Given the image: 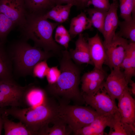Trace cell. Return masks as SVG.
Wrapping results in <instances>:
<instances>
[{
	"instance_id": "13",
	"label": "cell",
	"mask_w": 135,
	"mask_h": 135,
	"mask_svg": "<svg viewBox=\"0 0 135 135\" xmlns=\"http://www.w3.org/2000/svg\"><path fill=\"white\" fill-rule=\"evenodd\" d=\"M69 52L71 59L77 63L93 65L88 42L82 34L79 35L78 38L75 42V49H70Z\"/></svg>"
},
{
	"instance_id": "30",
	"label": "cell",
	"mask_w": 135,
	"mask_h": 135,
	"mask_svg": "<svg viewBox=\"0 0 135 135\" xmlns=\"http://www.w3.org/2000/svg\"><path fill=\"white\" fill-rule=\"evenodd\" d=\"M42 16L46 19L52 20L60 24L63 22L60 15L58 5L56 6Z\"/></svg>"
},
{
	"instance_id": "15",
	"label": "cell",
	"mask_w": 135,
	"mask_h": 135,
	"mask_svg": "<svg viewBox=\"0 0 135 135\" xmlns=\"http://www.w3.org/2000/svg\"><path fill=\"white\" fill-rule=\"evenodd\" d=\"M114 116L100 115L90 124L77 131L74 134L76 135H104V129L107 126H110Z\"/></svg>"
},
{
	"instance_id": "27",
	"label": "cell",
	"mask_w": 135,
	"mask_h": 135,
	"mask_svg": "<svg viewBox=\"0 0 135 135\" xmlns=\"http://www.w3.org/2000/svg\"><path fill=\"white\" fill-rule=\"evenodd\" d=\"M15 26L11 20L0 12V44H4L8 36Z\"/></svg>"
},
{
	"instance_id": "32",
	"label": "cell",
	"mask_w": 135,
	"mask_h": 135,
	"mask_svg": "<svg viewBox=\"0 0 135 135\" xmlns=\"http://www.w3.org/2000/svg\"><path fill=\"white\" fill-rule=\"evenodd\" d=\"M61 73L60 70L57 66L50 68L46 76L48 84L55 83L58 79Z\"/></svg>"
},
{
	"instance_id": "34",
	"label": "cell",
	"mask_w": 135,
	"mask_h": 135,
	"mask_svg": "<svg viewBox=\"0 0 135 135\" xmlns=\"http://www.w3.org/2000/svg\"><path fill=\"white\" fill-rule=\"evenodd\" d=\"M8 106L16 107L15 104L12 101L6 97L0 91V108H4Z\"/></svg>"
},
{
	"instance_id": "33",
	"label": "cell",
	"mask_w": 135,
	"mask_h": 135,
	"mask_svg": "<svg viewBox=\"0 0 135 135\" xmlns=\"http://www.w3.org/2000/svg\"><path fill=\"white\" fill-rule=\"evenodd\" d=\"M60 15L63 22L68 18L71 8L73 6L72 4H66L64 5H58Z\"/></svg>"
},
{
	"instance_id": "23",
	"label": "cell",
	"mask_w": 135,
	"mask_h": 135,
	"mask_svg": "<svg viewBox=\"0 0 135 135\" xmlns=\"http://www.w3.org/2000/svg\"><path fill=\"white\" fill-rule=\"evenodd\" d=\"M120 30L116 33L127 40L130 43H135V18L119 21Z\"/></svg>"
},
{
	"instance_id": "2",
	"label": "cell",
	"mask_w": 135,
	"mask_h": 135,
	"mask_svg": "<svg viewBox=\"0 0 135 135\" xmlns=\"http://www.w3.org/2000/svg\"><path fill=\"white\" fill-rule=\"evenodd\" d=\"M58 106L47 100L42 104L34 107L4 108V112L19 120L35 135H43L49 124L57 117Z\"/></svg>"
},
{
	"instance_id": "9",
	"label": "cell",
	"mask_w": 135,
	"mask_h": 135,
	"mask_svg": "<svg viewBox=\"0 0 135 135\" xmlns=\"http://www.w3.org/2000/svg\"><path fill=\"white\" fill-rule=\"evenodd\" d=\"M128 84L123 71L120 69H113L106 78L103 87L111 98L115 101L128 89Z\"/></svg>"
},
{
	"instance_id": "10",
	"label": "cell",
	"mask_w": 135,
	"mask_h": 135,
	"mask_svg": "<svg viewBox=\"0 0 135 135\" xmlns=\"http://www.w3.org/2000/svg\"><path fill=\"white\" fill-rule=\"evenodd\" d=\"M119 3L118 0L113 2L104 20L102 31L105 48L112 41L116 35V31L120 21L117 14Z\"/></svg>"
},
{
	"instance_id": "39",
	"label": "cell",
	"mask_w": 135,
	"mask_h": 135,
	"mask_svg": "<svg viewBox=\"0 0 135 135\" xmlns=\"http://www.w3.org/2000/svg\"><path fill=\"white\" fill-rule=\"evenodd\" d=\"M113 1V2L115 1L116 0H112Z\"/></svg>"
},
{
	"instance_id": "36",
	"label": "cell",
	"mask_w": 135,
	"mask_h": 135,
	"mask_svg": "<svg viewBox=\"0 0 135 135\" xmlns=\"http://www.w3.org/2000/svg\"><path fill=\"white\" fill-rule=\"evenodd\" d=\"M130 84V88L128 87V91L131 95L134 96L135 95V83L134 82L131 80L129 82Z\"/></svg>"
},
{
	"instance_id": "17",
	"label": "cell",
	"mask_w": 135,
	"mask_h": 135,
	"mask_svg": "<svg viewBox=\"0 0 135 135\" xmlns=\"http://www.w3.org/2000/svg\"><path fill=\"white\" fill-rule=\"evenodd\" d=\"M12 62L4 44H0V80L15 82Z\"/></svg>"
},
{
	"instance_id": "7",
	"label": "cell",
	"mask_w": 135,
	"mask_h": 135,
	"mask_svg": "<svg viewBox=\"0 0 135 135\" xmlns=\"http://www.w3.org/2000/svg\"><path fill=\"white\" fill-rule=\"evenodd\" d=\"M129 43L127 40L116 34L111 42L105 48L106 58L104 64L111 70L120 69Z\"/></svg>"
},
{
	"instance_id": "38",
	"label": "cell",
	"mask_w": 135,
	"mask_h": 135,
	"mask_svg": "<svg viewBox=\"0 0 135 135\" xmlns=\"http://www.w3.org/2000/svg\"><path fill=\"white\" fill-rule=\"evenodd\" d=\"M78 3V6L82 7H86L88 2L89 0H77Z\"/></svg>"
},
{
	"instance_id": "26",
	"label": "cell",
	"mask_w": 135,
	"mask_h": 135,
	"mask_svg": "<svg viewBox=\"0 0 135 135\" xmlns=\"http://www.w3.org/2000/svg\"><path fill=\"white\" fill-rule=\"evenodd\" d=\"M120 15L124 20L135 18V0H119Z\"/></svg>"
},
{
	"instance_id": "16",
	"label": "cell",
	"mask_w": 135,
	"mask_h": 135,
	"mask_svg": "<svg viewBox=\"0 0 135 135\" xmlns=\"http://www.w3.org/2000/svg\"><path fill=\"white\" fill-rule=\"evenodd\" d=\"M44 90L31 83L25 86L23 95L22 103L25 108L40 105L44 102L46 98Z\"/></svg>"
},
{
	"instance_id": "19",
	"label": "cell",
	"mask_w": 135,
	"mask_h": 135,
	"mask_svg": "<svg viewBox=\"0 0 135 135\" xmlns=\"http://www.w3.org/2000/svg\"><path fill=\"white\" fill-rule=\"evenodd\" d=\"M3 127L5 135H34L35 134L30 130L22 122H16L8 118V116L3 111L2 115Z\"/></svg>"
},
{
	"instance_id": "24",
	"label": "cell",
	"mask_w": 135,
	"mask_h": 135,
	"mask_svg": "<svg viewBox=\"0 0 135 135\" xmlns=\"http://www.w3.org/2000/svg\"><path fill=\"white\" fill-rule=\"evenodd\" d=\"M52 123L54 124L53 126L50 128L48 127L43 135H68L73 132L69 126L58 116Z\"/></svg>"
},
{
	"instance_id": "3",
	"label": "cell",
	"mask_w": 135,
	"mask_h": 135,
	"mask_svg": "<svg viewBox=\"0 0 135 135\" xmlns=\"http://www.w3.org/2000/svg\"><path fill=\"white\" fill-rule=\"evenodd\" d=\"M60 24L49 21L42 14H27L26 22L20 28L23 39L32 40L34 46L42 48L46 52H59L60 48L54 40L52 34L54 30Z\"/></svg>"
},
{
	"instance_id": "31",
	"label": "cell",
	"mask_w": 135,
	"mask_h": 135,
	"mask_svg": "<svg viewBox=\"0 0 135 135\" xmlns=\"http://www.w3.org/2000/svg\"><path fill=\"white\" fill-rule=\"evenodd\" d=\"M110 4L109 0H89L87 4L86 7L92 5L94 8L108 12Z\"/></svg>"
},
{
	"instance_id": "11",
	"label": "cell",
	"mask_w": 135,
	"mask_h": 135,
	"mask_svg": "<svg viewBox=\"0 0 135 135\" xmlns=\"http://www.w3.org/2000/svg\"><path fill=\"white\" fill-rule=\"evenodd\" d=\"M118 108L124 122L135 126V100L126 90L118 100Z\"/></svg>"
},
{
	"instance_id": "8",
	"label": "cell",
	"mask_w": 135,
	"mask_h": 135,
	"mask_svg": "<svg viewBox=\"0 0 135 135\" xmlns=\"http://www.w3.org/2000/svg\"><path fill=\"white\" fill-rule=\"evenodd\" d=\"M0 12L20 28L26 22L27 14L24 0H0Z\"/></svg>"
},
{
	"instance_id": "29",
	"label": "cell",
	"mask_w": 135,
	"mask_h": 135,
	"mask_svg": "<svg viewBox=\"0 0 135 135\" xmlns=\"http://www.w3.org/2000/svg\"><path fill=\"white\" fill-rule=\"evenodd\" d=\"M46 60L40 61L34 66L32 70V76L40 78L46 76L50 68Z\"/></svg>"
},
{
	"instance_id": "18",
	"label": "cell",
	"mask_w": 135,
	"mask_h": 135,
	"mask_svg": "<svg viewBox=\"0 0 135 135\" xmlns=\"http://www.w3.org/2000/svg\"><path fill=\"white\" fill-rule=\"evenodd\" d=\"M109 127L108 135L135 134V126L123 122L118 111L114 114Z\"/></svg>"
},
{
	"instance_id": "12",
	"label": "cell",
	"mask_w": 135,
	"mask_h": 135,
	"mask_svg": "<svg viewBox=\"0 0 135 135\" xmlns=\"http://www.w3.org/2000/svg\"><path fill=\"white\" fill-rule=\"evenodd\" d=\"M91 59L94 68L102 69L106 58L105 48L98 33L88 39Z\"/></svg>"
},
{
	"instance_id": "22",
	"label": "cell",
	"mask_w": 135,
	"mask_h": 135,
	"mask_svg": "<svg viewBox=\"0 0 135 135\" xmlns=\"http://www.w3.org/2000/svg\"><path fill=\"white\" fill-rule=\"evenodd\" d=\"M26 9L30 14H42V12L50 10L56 6L54 0H24Z\"/></svg>"
},
{
	"instance_id": "5",
	"label": "cell",
	"mask_w": 135,
	"mask_h": 135,
	"mask_svg": "<svg viewBox=\"0 0 135 135\" xmlns=\"http://www.w3.org/2000/svg\"><path fill=\"white\" fill-rule=\"evenodd\" d=\"M57 115L69 126L74 133L100 115L91 107L68 104H60Z\"/></svg>"
},
{
	"instance_id": "1",
	"label": "cell",
	"mask_w": 135,
	"mask_h": 135,
	"mask_svg": "<svg viewBox=\"0 0 135 135\" xmlns=\"http://www.w3.org/2000/svg\"><path fill=\"white\" fill-rule=\"evenodd\" d=\"M60 62V75L57 81L48 84V91L58 100L60 104H68L72 101L77 103H84L79 86L80 82V70L72 60L69 52H62Z\"/></svg>"
},
{
	"instance_id": "14",
	"label": "cell",
	"mask_w": 135,
	"mask_h": 135,
	"mask_svg": "<svg viewBox=\"0 0 135 135\" xmlns=\"http://www.w3.org/2000/svg\"><path fill=\"white\" fill-rule=\"evenodd\" d=\"M106 77V74L103 69L94 68L82 76L80 80L81 88L90 91H96L103 86Z\"/></svg>"
},
{
	"instance_id": "37",
	"label": "cell",
	"mask_w": 135,
	"mask_h": 135,
	"mask_svg": "<svg viewBox=\"0 0 135 135\" xmlns=\"http://www.w3.org/2000/svg\"><path fill=\"white\" fill-rule=\"evenodd\" d=\"M4 108H0V135L1 134L2 128H3V121L2 115L4 111Z\"/></svg>"
},
{
	"instance_id": "35",
	"label": "cell",
	"mask_w": 135,
	"mask_h": 135,
	"mask_svg": "<svg viewBox=\"0 0 135 135\" xmlns=\"http://www.w3.org/2000/svg\"><path fill=\"white\" fill-rule=\"evenodd\" d=\"M56 5L63 4H72L73 6H78L77 0H54Z\"/></svg>"
},
{
	"instance_id": "28",
	"label": "cell",
	"mask_w": 135,
	"mask_h": 135,
	"mask_svg": "<svg viewBox=\"0 0 135 135\" xmlns=\"http://www.w3.org/2000/svg\"><path fill=\"white\" fill-rule=\"evenodd\" d=\"M55 39V41L67 49L71 40V36L66 28L60 24L56 28Z\"/></svg>"
},
{
	"instance_id": "4",
	"label": "cell",
	"mask_w": 135,
	"mask_h": 135,
	"mask_svg": "<svg viewBox=\"0 0 135 135\" xmlns=\"http://www.w3.org/2000/svg\"><path fill=\"white\" fill-rule=\"evenodd\" d=\"M7 50L12 62L13 72L18 76H32V69L37 63L52 56L50 52L31 46L23 39L13 42Z\"/></svg>"
},
{
	"instance_id": "25",
	"label": "cell",
	"mask_w": 135,
	"mask_h": 135,
	"mask_svg": "<svg viewBox=\"0 0 135 135\" xmlns=\"http://www.w3.org/2000/svg\"><path fill=\"white\" fill-rule=\"evenodd\" d=\"M86 12L88 15V18L92 26L102 33L107 12L94 8L88 9Z\"/></svg>"
},
{
	"instance_id": "21",
	"label": "cell",
	"mask_w": 135,
	"mask_h": 135,
	"mask_svg": "<svg viewBox=\"0 0 135 135\" xmlns=\"http://www.w3.org/2000/svg\"><path fill=\"white\" fill-rule=\"evenodd\" d=\"M121 68L124 70L123 72L128 84L135 75V48L132 47L128 50L127 48L126 54L121 64Z\"/></svg>"
},
{
	"instance_id": "20",
	"label": "cell",
	"mask_w": 135,
	"mask_h": 135,
	"mask_svg": "<svg viewBox=\"0 0 135 135\" xmlns=\"http://www.w3.org/2000/svg\"><path fill=\"white\" fill-rule=\"evenodd\" d=\"M92 26L86 14L82 12L71 20L68 31L71 37L79 35L85 30L90 28Z\"/></svg>"
},
{
	"instance_id": "6",
	"label": "cell",
	"mask_w": 135,
	"mask_h": 135,
	"mask_svg": "<svg viewBox=\"0 0 135 135\" xmlns=\"http://www.w3.org/2000/svg\"><path fill=\"white\" fill-rule=\"evenodd\" d=\"M82 94L85 103L100 116H113L118 111L115 101L111 98L103 87L94 94Z\"/></svg>"
}]
</instances>
